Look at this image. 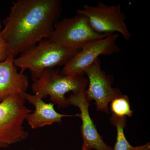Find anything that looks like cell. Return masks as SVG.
I'll return each instance as SVG.
<instances>
[{
    "mask_svg": "<svg viewBox=\"0 0 150 150\" xmlns=\"http://www.w3.org/2000/svg\"><path fill=\"white\" fill-rule=\"evenodd\" d=\"M110 108L113 115L118 117H131L133 111L131 109L129 98L126 95H121L115 98L111 102Z\"/></svg>",
    "mask_w": 150,
    "mask_h": 150,
    "instance_id": "cell-13",
    "label": "cell"
},
{
    "mask_svg": "<svg viewBox=\"0 0 150 150\" xmlns=\"http://www.w3.org/2000/svg\"><path fill=\"white\" fill-rule=\"evenodd\" d=\"M134 150H150V142L139 146L135 147Z\"/></svg>",
    "mask_w": 150,
    "mask_h": 150,
    "instance_id": "cell-15",
    "label": "cell"
},
{
    "mask_svg": "<svg viewBox=\"0 0 150 150\" xmlns=\"http://www.w3.org/2000/svg\"><path fill=\"white\" fill-rule=\"evenodd\" d=\"M86 88L74 92L67 98L68 105H73L79 108L81 113L78 116L82 120L81 133L83 140L82 149L113 150V148L105 143L98 133L89 112L90 101L87 96Z\"/></svg>",
    "mask_w": 150,
    "mask_h": 150,
    "instance_id": "cell-9",
    "label": "cell"
},
{
    "mask_svg": "<svg viewBox=\"0 0 150 150\" xmlns=\"http://www.w3.org/2000/svg\"><path fill=\"white\" fill-rule=\"evenodd\" d=\"M121 6L120 4L108 5L99 1L96 6L86 5L76 12L85 17L97 33L106 35L119 33L128 41L131 34L125 23L126 15Z\"/></svg>",
    "mask_w": 150,
    "mask_h": 150,
    "instance_id": "cell-5",
    "label": "cell"
},
{
    "mask_svg": "<svg viewBox=\"0 0 150 150\" xmlns=\"http://www.w3.org/2000/svg\"><path fill=\"white\" fill-rule=\"evenodd\" d=\"M88 81L87 96L90 101L95 100L97 109L108 112V103L122 94L112 86L111 78L102 70L100 59L85 71Z\"/></svg>",
    "mask_w": 150,
    "mask_h": 150,
    "instance_id": "cell-8",
    "label": "cell"
},
{
    "mask_svg": "<svg viewBox=\"0 0 150 150\" xmlns=\"http://www.w3.org/2000/svg\"><path fill=\"white\" fill-rule=\"evenodd\" d=\"M2 25L0 24V62L4 61L7 58V44L1 34Z\"/></svg>",
    "mask_w": 150,
    "mask_h": 150,
    "instance_id": "cell-14",
    "label": "cell"
},
{
    "mask_svg": "<svg viewBox=\"0 0 150 150\" xmlns=\"http://www.w3.org/2000/svg\"><path fill=\"white\" fill-rule=\"evenodd\" d=\"M14 59L13 56H9L0 62V101L13 94L23 96L29 87L28 77L23 73L18 72L13 63Z\"/></svg>",
    "mask_w": 150,
    "mask_h": 150,
    "instance_id": "cell-10",
    "label": "cell"
},
{
    "mask_svg": "<svg viewBox=\"0 0 150 150\" xmlns=\"http://www.w3.org/2000/svg\"><path fill=\"white\" fill-rule=\"evenodd\" d=\"M23 96L13 94L0 101V149L25 139L28 133L23 125L32 112L25 106Z\"/></svg>",
    "mask_w": 150,
    "mask_h": 150,
    "instance_id": "cell-3",
    "label": "cell"
},
{
    "mask_svg": "<svg viewBox=\"0 0 150 150\" xmlns=\"http://www.w3.org/2000/svg\"><path fill=\"white\" fill-rule=\"evenodd\" d=\"M110 35L97 33L85 17L77 13L58 21L49 39L61 46L79 50L91 42Z\"/></svg>",
    "mask_w": 150,
    "mask_h": 150,
    "instance_id": "cell-6",
    "label": "cell"
},
{
    "mask_svg": "<svg viewBox=\"0 0 150 150\" xmlns=\"http://www.w3.org/2000/svg\"><path fill=\"white\" fill-rule=\"evenodd\" d=\"M4 20L1 34L7 56H16L44 39H49L62 12L59 0H18Z\"/></svg>",
    "mask_w": 150,
    "mask_h": 150,
    "instance_id": "cell-1",
    "label": "cell"
},
{
    "mask_svg": "<svg viewBox=\"0 0 150 150\" xmlns=\"http://www.w3.org/2000/svg\"><path fill=\"white\" fill-rule=\"evenodd\" d=\"M79 51L61 46L49 39H44L15 58L13 63L21 69V72L29 70L34 81L45 70L64 66Z\"/></svg>",
    "mask_w": 150,
    "mask_h": 150,
    "instance_id": "cell-2",
    "label": "cell"
},
{
    "mask_svg": "<svg viewBox=\"0 0 150 150\" xmlns=\"http://www.w3.org/2000/svg\"><path fill=\"white\" fill-rule=\"evenodd\" d=\"M23 97L25 100L34 105V112H30L26 117V121L33 129L41 128L47 125H51L55 123H61L63 117L77 116L61 114L57 112L54 108L53 103H46L43 98L38 94H30L25 93Z\"/></svg>",
    "mask_w": 150,
    "mask_h": 150,
    "instance_id": "cell-11",
    "label": "cell"
},
{
    "mask_svg": "<svg viewBox=\"0 0 150 150\" xmlns=\"http://www.w3.org/2000/svg\"><path fill=\"white\" fill-rule=\"evenodd\" d=\"M88 85V79L83 76L62 75L51 69L45 70L33 81L31 88L33 93L43 99L49 96L53 103L59 107H66L69 105L66 94L86 88Z\"/></svg>",
    "mask_w": 150,
    "mask_h": 150,
    "instance_id": "cell-4",
    "label": "cell"
},
{
    "mask_svg": "<svg viewBox=\"0 0 150 150\" xmlns=\"http://www.w3.org/2000/svg\"><path fill=\"white\" fill-rule=\"evenodd\" d=\"M118 33L88 43L64 66L62 74L67 76H83L85 71L101 56H110L119 52L120 49L116 43Z\"/></svg>",
    "mask_w": 150,
    "mask_h": 150,
    "instance_id": "cell-7",
    "label": "cell"
},
{
    "mask_svg": "<svg viewBox=\"0 0 150 150\" xmlns=\"http://www.w3.org/2000/svg\"><path fill=\"white\" fill-rule=\"evenodd\" d=\"M126 117H118L112 115L110 121L117 129V138L113 150H134L135 147L132 146L126 139L124 134V129L126 126Z\"/></svg>",
    "mask_w": 150,
    "mask_h": 150,
    "instance_id": "cell-12",
    "label": "cell"
}]
</instances>
